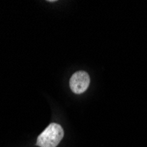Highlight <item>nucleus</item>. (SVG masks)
Returning <instances> with one entry per match:
<instances>
[{
	"instance_id": "nucleus-1",
	"label": "nucleus",
	"mask_w": 147,
	"mask_h": 147,
	"mask_svg": "<svg viewBox=\"0 0 147 147\" xmlns=\"http://www.w3.org/2000/svg\"><path fill=\"white\" fill-rule=\"evenodd\" d=\"M63 138V129L62 126L57 123H51L40 134L36 144L40 147H57Z\"/></svg>"
},
{
	"instance_id": "nucleus-2",
	"label": "nucleus",
	"mask_w": 147,
	"mask_h": 147,
	"mask_svg": "<svg viewBox=\"0 0 147 147\" xmlns=\"http://www.w3.org/2000/svg\"><path fill=\"white\" fill-rule=\"evenodd\" d=\"M90 84V77L86 71H78L70 79V87L76 94L83 93Z\"/></svg>"
}]
</instances>
